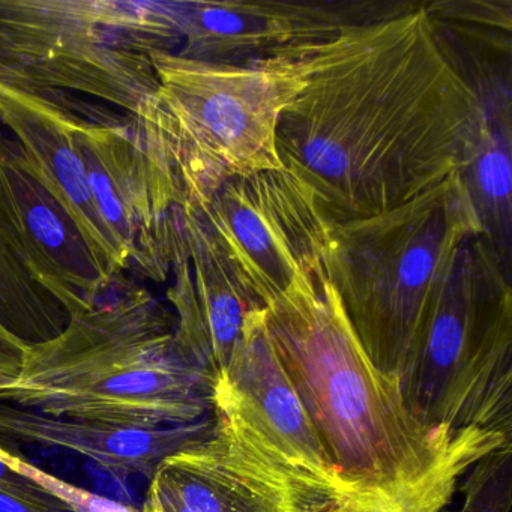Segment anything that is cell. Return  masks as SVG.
<instances>
[{"label":"cell","instance_id":"6da1fadb","mask_svg":"<svg viewBox=\"0 0 512 512\" xmlns=\"http://www.w3.org/2000/svg\"><path fill=\"white\" fill-rule=\"evenodd\" d=\"M481 103L425 2L356 26L307 61L277 151L331 224L376 217L461 173L484 137Z\"/></svg>","mask_w":512,"mask_h":512},{"label":"cell","instance_id":"7a4b0ae2","mask_svg":"<svg viewBox=\"0 0 512 512\" xmlns=\"http://www.w3.org/2000/svg\"><path fill=\"white\" fill-rule=\"evenodd\" d=\"M269 337L353 512H442L464 476L511 437L437 433L356 337L325 260L263 310Z\"/></svg>","mask_w":512,"mask_h":512},{"label":"cell","instance_id":"3957f363","mask_svg":"<svg viewBox=\"0 0 512 512\" xmlns=\"http://www.w3.org/2000/svg\"><path fill=\"white\" fill-rule=\"evenodd\" d=\"M112 298L28 344L2 403L58 418L154 430L214 413L215 385L175 347V317L143 287L116 278Z\"/></svg>","mask_w":512,"mask_h":512},{"label":"cell","instance_id":"277c9868","mask_svg":"<svg viewBox=\"0 0 512 512\" xmlns=\"http://www.w3.org/2000/svg\"><path fill=\"white\" fill-rule=\"evenodd\" d=\"M482 233L460 173L376 217L332 224L326 268L374 367L397 380L458 248Z\"/></svg>","mask_w":512,"mask_h":512},{"label":"cell","instance_id":"5b68a950","mask_svg":"<svg viewBox=\"0 0 512 512\" xmlns=\"http://www.w3.org/2000/svg\"><path fill=\"white\" fill-rule=\"evenodd\" d=\"M158 89L133 116L151 154L170 173L181 206L227 179L284 169L277 128L305 86L307 61L212 64L176 52L151 55Z\"/></svg>","mask_w":512,"mask_h":512},{"label":"cell","instance_id":"8992f818","mask_svg":"<svg viewBox=\"0 0 512 512\" xmlns=\"http://www.w3.org/2000/svg\"><path fill=\"white\" fill-rule=\"evenodd\" d=\"M397 383L428 430L511 437V269L482 233L458 248Z\"/></svg>","mask_w":512,"mask_h":512},{"label":"cell","instance_id":"52a82bcc","mask_svg":"<svg viewBox=\"0 0 512 512\" xmlns=\"http://www.w3.org/2000/svg\"><path fill=\"white\" fill-rule=\"evenodd\" d=\"M178 0H0V83L82 94L140 115L151 55L181 49Z\"/></svg>","mask_w":512,"mask_h":512},{"label":"cell","instance_id":"ba28073f","mask_svg":"<svg viewBox=\"0 0 512 512\" xmlns=\"http://www.w3.org/2000/svg\"><path fill=\"white\" fill-rule=\"evenodd\" d=\"M185 205L260 310L325 260L332 224L313 191L286 169L235 176Z\"/></svg>","mask_w":512,"mask_h":512},{"label":"cell","instance_id":"9c48e42d","mask_svg":"<svg viewBox=\"0 0 512 512\" xmlns=\"http://www.w3.org/2000/svg\"><path fill=\"white\" fill-rule=\"evenodd\" d=\"M77 149L107 229L140 277H170L181 193L151 154L133 116L67 94Z\"/></svg>","mask_w":512,"mask_h":512},{"label":"cell","instance_id":"30bf717a","mask_svg":"<svg viewBox=\"0 0 512 512\" xmlns=\"http://www.w3.org/2000/svg\"><path fill=\"white\" fill-rule=\"evenodd\" d=\"M214 413L211 439L161 461L140 512H323L337 502L275 458L229 403L214 397Z\"/></svg>","mask_w":512,"mask_h":512},{"label":"cell","instance_id":"8fae6325","mask_svg":"<svg viewBox=\"0 0 512 512\" xmlns=\"http://www.w3.org/2000/svg\"><path fill=\"white\" fill-rule=\"evenodd\" d=\"M422 2L392 0H188L179 2L178 55L212 64L304 62L356 26Z\"/></svg>","mask_w":512,"mask_h":512},{"label":"cell","instance_id":"7c38bea8","mask_svg":"<svg viewBox=\"0 0 512 512\" xmlns=\"http://www.w3.org/2000/svg\"><path fill=\"white\" fill-rule=\"evenodd\" d=\"M0 233L32 280L68 317L94 307L115 284L67 212L26 172L2 127Z\"/></svg>","mask_w":512,"mask_h":512},{"label":"cell","instance_id":"4fadbf2b","mask_svg":"<svg viewBox=\"0 0 512 512\" xmlns=\"http://www.w3.org/2000/svg\"><path fill=\"white\" fill-rule=\"evenodd\" d=\"M214 397L229 403L284 466L346 505L337 472L269 337L263 310L248 316Z\"/></svg>","mask_w":512,"mask_h":512},{"label":"cell","instance_id":"5bb4252c","mask_svg":"<svg viewBox=\"0 0 512 512\" xmlns=\"http://www.w3.org/2000/svg\"><path fill=\"white\" fill-rule=\"evenodd\" d=\"M173 341L179 355L217 386L226 376L245 322L260 310L188 205L178 206L173 230Z\"/></svg>","mask_w":512,"mask_h":512},{"label":"cell","instance_id":"9a60e30c","mask_svg":"<svg viewBox=\"0 0 512 512\" xmlns=\"http://www.w3.org/2000/svg\"><path fill=\"white\" fill-rule=\"evenodd\" d=\"M0 127L26 172L58 202L113 278L130 269L104 224L76 145L67 92H34L0 83Z\"/></svg>","mask_w":512,"mask_h":512},{"label":"cell","instance_id":"2e32d148","mask_svg":"<svg viewBox=\"0 0 512 512\" xmlns=\"http://www.w3.org/2000/svg\"><path fill=\"white\" fill-rule=\"evenodd\" d=\"M215 413L185 425L154 430L107 427L44 415L0 401V440L46 446L82 455L118 479H151L161 461L211 439Z\"/></svg>","mask_w":512,"mask_h":512},{"label":"cell","instance_id":"e0dca14e","mask_svg":"<svg viewBox=\"0 0 512 512\" xmlns=\"http://www.w3.org/2000/svg\"><path fill=\"white\" fill-rule=\"evenodd\" d=\"M512 125L485 122L484 137L472 163L460 173L481 224L482 236L511 269Z\"/></svg>","mask_w":512,"mask_h":512},{"label":"cell","instance_id":"ac0fdd59","mask_svg":"<svg viewBox=\"0 0 512 512\" xmlns=\"http://www.w3.org/2000/svg\"><path fill=\"white\" fill-rule=\"evenodd\" d=\"M0 320L26 343L55 338L67 326L64 308L44 292L16 259L0 233Z\"/></svg>","mask_w":512,"mask_h":512},{"label":"cell","instance_id":"d6986e66","mask_svg":"<svg viewBox=\"0 0 512 512\" xmlns=\"http://www.w3.org/2000/svg\"><path fill=\"white\" fill-rule=\"evenodd\" d=\"M460 505L442 512H511L512 445L487 455L464 476Z\"/></svg>","mask_w":512,"mask_h":512},{"label":"cell","instance_id":"ffe728a7","mask_svg":"<svg viewBox=\"0 0 512 512\" xmlns=\"http://www.w3.org/2000/svg\"><path fill=\"white\" fill-rule=\"evenodd\" d=\"M0 463L43 488L46 493L59 500L68 512H140L139 509L127 503L109 499L94 491L77 487L65 479L56 478L52 473L46 472L22 455L11 451L4 443H0Z\"/></svg>","mask_w":512,"mask_h":512},{"label":"cell","instance_id":"44dd1931","mask_svg":"<svg viewBox=\"0 0 512 512\" xmlns=\"http://www.w3.org/2000/svg\"><path fill=\"white\" fill-rule=\"evenodd\" d=\"M0 493L11 497V499L26 503V505L41 509V511L68 512L59 500L50 496L43 488L38 487L37 484L2 463H0Z\"/></svg>","mask_w":512,"mask_h":512},{"label":"cell","instance_id":"7402d4cb","mask_svg":"<svg viewBox=\"0 0 512 512\" xmlns=\"http://www.w3.org/2000/svg\"><path fill=\"white\" fill-rule=\"evenodd\" d=\"M28 344L0 320V374L16 379Z\"/></svg>","mask_w":512,"mask_h":512},{"label":"cell","instance_id":"603a6c76","mask_svg":"<svg viewBox=\"0 0 512 512\" xmlns=\"http://www.w3.org/2000/svg\"><path fill=\"white\" fill-rule=\"evenodd\" d=\"M0 512H47L0 493Z\"/></svg>","mask_w":512,"mask_h":512}]
</instances>
